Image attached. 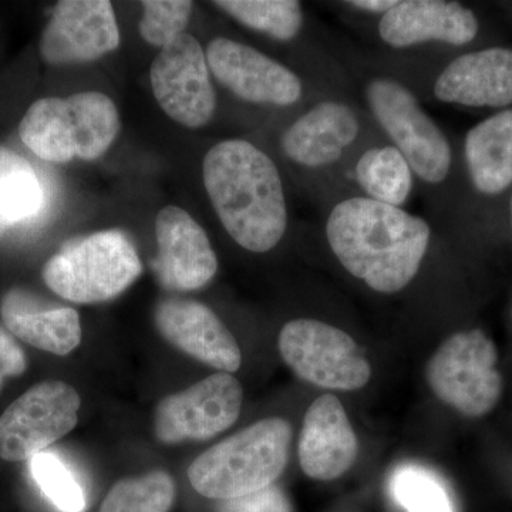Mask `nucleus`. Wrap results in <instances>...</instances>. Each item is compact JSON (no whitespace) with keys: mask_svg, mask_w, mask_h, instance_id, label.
Wrapping results in <instances>:
<instances>
[{"mask_svg":"<svg viewBox=\"0 0 512 512\" xmlns=\"http://www.w3.org/2000/svg\"><path fill=\"white\" fill-rule=\"evenodd\" d=\"M493 340L481 329L466 330L444 340L426 366L434 396L468 417H481L497 406L503 376Z\"/></svg>","mask_w":512,"mask_h":512,"instance_id":"0eeeda50","label":"nucleus"},{"mask_svg":"<svg viewBox=\"0 0 512 512\" xmlns=\"http://www.w3.org/2000/svg\"><path fill=\"white\" fill-rule=\"evenodd\" d=\"M359 441L348 413L335 394H322L306 410L298 456L312 480L332 481L355 464Z\"/></svg>","mask_w":512,"mask_h":512,"instance_id":"a211bd4d","label":"nucleus"},{"mask_svg":"<svg viewBox=\"0 0 512 512\" xmlns=\"http://www.w3.org/2000/svg\"><path fill=\"white\" fill-rule=\"evenodd\" d=\"M217 512H292V507L284 491L271 485L244 497L221 501Z\"/></svg>","mask_w":512,"mask_h":512,"instance_id":"c85d7f7f","label":"nucleus"},{"mask_svg":"<svg viewBox=\"0 0 512 512\" xmlns=\"http://www.w3.org/2000/svg\"><path fill=\"white\" fill-rule=\"evenodd\" d=\"M141 6L140 35L151 46L163 49L185 33L194 3L190 0H144Z\"/></svg>","mask_w":512,"mask_h":512,"instance_id":"cd10ccee","label":"nucleus"},{"mask_svg":"<svg viewBox=\"0 0 512 512\" xmlns=\"http://www.w3.org/2000/svg\"><path fill=\"white\" fill-rule=\"evenodd\" d=\"M205 55L212 76L238 99L278 107L293 106L302 99L301 77L254 47L217 37Z\"/></svg>","mask_w":512,"mask_h":512,"instance_id":"f8f14e48","label":"nucleus"},{"mask_svg":"<svg viewBox=\"0 0 512 512\" xmlns=\"http://www.w3.org/2000/svg\"><path fill=\"white\" fill-rule=\"evenodd\" d=\"M25 370V352L12 336L0 329V389L6 377L20 376Z\"/></svg>","mask_w":512,"mask_h":512,"instance_id":"c756f323","label":"nucleus"},{"mask_svg":"<svg viewBox=\"0 0 512 512\" xmlns=\"http://www.w3.org/2000/svg\"><path fill=\"white\" fill-rule=\"evenodd\" d=\"M156 238L153 269L165 288L195 291L217 274V254L207 232L183 208L170 205L158 212Z\"/></svg>","mask_w":512,"mask_h":512,"instance_id":"4468645a","label":"nucleus"},{"mask_svg":"<svg viewBox=\"0 0 512 512\" xmlns=\"http://www.w3.org/2000/svg\"><path fill=\"white\" fill-rule=\"evenodd\" d=\"M471 183L485 195L512 184V109L500 111L471 128L464 140Z\"/></svg>","mask_w":512,"mask_h":512,"instance_id":"412c9836","label":"nucleus"},{"mask_svg":"<svg viewBox=\"0 0 512 512\" xmlns=\"http://www.w3.org/2000/svg\"><path fill=\"white\" fill-rule=\"evenodd\" d=\"M362 133L355 109L325 100L298 117L281 137V148L292 163L323 170L342 160Z\"/></svg>","mask_w":512,"mask_h":512,"instance_id":"f3484780","label":"nucleus"},{"mask_svg":"<svg viewBox=\"0 0 512 512\" xmlns=\"http://www.w3.org/2000/svg\"><path fill=\"white\" fill-rule=\"evenodd\" d=\"M43 190L28 160L0 146V239L42 207Z\"/></svg>","mask_w":512,"mask_h":512,"instance_id":"5701e85b","label":"nucleus"},{"mask_svg":"<svg viewBox=\"0 0 512 512\" xmlns=\"http://www.w3.org/2000/svg\"><path fill=\"white\" fill-rule=\"evenodd\" d=\"M120 127L119 111L109 96L84 92L35 101L20 121L19 134L37 157L62 164L103 156Z\"/></svg>","mask_w":512,"mask_h":512,"instance_id":"20e7f679","label":"nucleus"},{"mask_svg":"<svg viewBox=\"0 0 512 512\" xmlns=\"http://www.w3.org/2000/svg\"><path fill=\"white\" fill-rule=\"evenodd\" d=\"M205 190L222 227L255 254L274 249L288 228L281 173L271 157L247 140H225L202 163Z\"/></svg>","mask_w":512,"mask_h":512,"instance_id":"f03ea898","label":"nucleus"},{"mask_svg":"<svg viewBox=\"0 0 512 512\" xmlns=\"http://www.w3.org/2000/svg\"><path fill=\"white\" fill-rule=\"evenodd\" d=\"M0 313L9 332L33 348L66 356L82 342L79 313L67 306L43 305L20 289L3 296Z\"/></svg>","mask_w":512,"mask_h":512,"instance_id":"aec40b11","label":"nucleus"},{"mask_svg":"<svg viewBox=\"0 0 512 512\" xmlns=\"http://www.w3.org/2000/svg\"><path fill=\"white\" fill-rule=\"evenodd\" d=\"M390 491L406 512H456L446 485L426 467L397 468L390 478Z\"/></svg>","mask_w":512,"mask_h":512,"instance_id":"a878e982","label":"nucleus"},{"mask_svg":"<svg viewBox=\"0 0 512 512\" xmlns=\"http://www.w3.org/2000/svg\"><path fill=\"white\" fill-rule=\"evenodd\" d=\"M175 484L165 471L123 478L110 488L99 512H168L173 507Z\"/></svg>","mask_w":512,"mask_h":512,"instance_id":"393cba45","label":"nucleus"},{"mask_svg":"<svg viewBox=\"0 0 512 512\" xmlns=\"http://www.w3.org/2000/svg\"><path fill=\"white\" fill-rule=\"evenodd\" d=\"M143 272L131 239L117 229L76 238L43 266L45 284L60 298L82 305L110 301Z\"/></svg>","mask_w":512,"mask_h":512,"instance_id":"39448f33","label":"nucleus"},{"mask_svg":"<svg viewBox=\"0 0 512 512\" xmlns=\"http://www.w3.org/2000/svg\"><path fill=\"white\" fill-rule=\"evenodd\" d=\"M399 0H350L345 5L360 12L372 13V15H386L390 9L397 5Z\"/></svg>","mask_w":512,"mask_h":512,"instance_id":"7c9ffc66","label":"nucleus"},{"mask_svg":"<svg viewBox=\"0 0 512 512\" xmlns=\"http://www.w3.org/2000/svg\"><path fill=\"white\" fill-rule=\"evenodd\" d=\"M325 235L350 275L372 291L393 295L419 274L433 231L424 218L362 195L333 205Z\"/></svg>","mask_w":512,"mask_h":512,"instance_id":"f257e3e1","label":"nucleus"},{"mask_svg":"<svg viewBox=\"0 0 512 512\" xmlns=\"http://www.w3.org/2000/svg\"><path fill=\"white\" fill-rule=\"evenodd\" d=\"M154 97L168 117L188 128L210 123L217 109L207 55L194 36L183 33L163 47L151 64Z\"/></svg>","mask_w":512,"mask_h":512,"instance_id":"9d476101","label":"nucleus"},{"mask_svg":"<svg viewBox=\"0 0 512 512\" xmlns=\"http://www.w3.org/2000/svg\"><path fill=\"white\" fill-rule=\"evenodd\" d=\"M365 100L373 119L406 158L423 183L446 181L453 151L444 131L421 107L416 94L392 77H373L366 83Z\"/></svg>","mask_w":512,"mask_h":512,"instance_id":"423d86ee","label":"nucleus"},{"mask_svg":"<svg viewBox=\"0 0 512 512\" xmlns=\"http://www.w3.org/2000/svg\"><path fill=\"white\" fill-rule=\"evenodd\" d=\"M363 197L403 208L412 195L414 175L403 154L392 144L367 148L353 168Z\"/></svg>","mask_w":512,"mask_h":512,"instance_id":"4be33fe9","label":"nucleus"},{"mask_svg":"<svg viewBox=\"0 0 512 512\" xmlns=\"http://www.w3.org/2000/svg\"><path fill=\"white\" fill-rule=\"evenodd\" d=\"M511 222H512V198H511Z\"/></svg>","mask_w":512,"mask_h":512,"instance_id":"2f4dec72","label":"nucleus"},{"mask_svg":"<svg viewBox=\"0 0 512 512\" xmlns=\"http://www.w3.org/2000/svg\"><path fill=\"white\" fill-rule=\"evenodd\" d=\"M292 427L271 417L256 421L195 458L188 480L204 497L234 500L274 485L288 466Z\"/></svg>","mask_w":512,"mask_h":512,"instance_id":"7ed1b4c3","label":"nucleus"},{"mask_svg":"<svg viewBox=\"0 0 512 512\" xmlns=\"http://www.w3.org/2000/svg\"><path fill=\"white\" fill-rule=\"evenodd\" d=\"M433 94L441 103L457 106H511L512 50L488 47L458 56L437 76Z\"/></svg>","mask_w":512,"mask_h":512,"instance_id":"6ab92c4d","label":"nucleus"},{"mask_svg":"<svg viewBox=\"0 0 512 512\" xmlns=\"http://www.w3.org/2000/svg\"><path fill=\"white\" fill-rule=\"evenodd\" d=\"M156 325L171 345L205 365L229 375L241 367L237 339L204 303L167 299L157 306Z\"/></svg>","mask_w":512,"mask_h":512,"instance_id":"dca6fc26","label":"nucleus"},{"mask_svg":"<svg viewBox=\"0 0 512 512\" xmlns=\"http://www.w3.org/2000/svg\"><path fill=\"white\" fill-rule=\"evenodd\" d=\"M473 10L448 0H399L377 25L380 40L392 49L443 43L466 46L478 35Z\"/></svg>","mask_w":512,"mask_h":512,"instance_id":"2eb2a0df","label":"nucleus"},{"mask_svg":"<svg viewBox=\"0 0 512 512\" xmlns=\"http://www.w3.org/2000/svg\"><path fill=\"white\" fill-rule=\"evenodd\" d=\"M80 396L70 384L50 380L30 387L0 416V457L30 460L69 434L79 421Z\"/></svg>","mask_w":512,"mask_h":512,"instance_id":"1a4fd4ad","label":"nucleus"},{"mask_svg":"<svg viewBox=\"0 0 512 512\" xmlns=\"http://www.w3.org/2000/svg\"><path fill=\"white\" fill-rule=\"evenodd\" d=\"M120 45L109 0H62L40 37V55L53 66L94 62Z\"/></svg>","mask_w":512,"mask_h":512,"instance_id":"ddd939ff","label":"nucleus"},{"mask_svg":"<svg viewBox=\"0 0 512 512\" xmlns=\"http://www.w3.org/2000/svg\"><path fill=\"white\" fill-rule=\"evenodd\" d=\"M214 5L241 25L279 42L295 39L305 22L302 3L296 0H218Z\"/></svg>","mask_w":512,"mask_h":512,"instance_id":"b1692460","label":"nucleus"},{"mask_svg":"<svg viewBox=\"0 0 512 512\" xmlns=\"http://www.w3.org/2000/svg\"><path fill=\"white\" fill-rule=\"evenodd\" d=\"M278 348L299 379L320 389L355 392L372 377V366L356 340L322 320L286 323L279 333Z\"/></svg>","mask_w":512,"mask_h":512,"instance_id":"6e6552de","label":"nucleus"},{"mask_svg":"<svg viewBox=\"0 0 512 512\" xmlns=\"http://www.w3.org/2000/svg\"><path fill=\"white\" fill-rule=\"evenodd\" d=\"M30 473L50 503L62 512L86 510V495L69 466L53 453L36 454L29 460Z\"/></svg>","mask_w":512,"mask_h":512,"instance_id":"bb28decb","label":"nucleus"},{"mask_svg":"<svg viewBox=\"0 0 512 512\" xmlns=\"http://www.w3.org/2000/svg\"><path fill=\"white\" fill-rule=\"evenodd\" d=\"M241 383L229 373H215L158 403L154 430L164 444L210 440L229 429L241 414Z\"/></svg>","mask_w":512,"mask_h":512,"instance_id":"9b49d317","label":"nucleus"}]
</instances>
